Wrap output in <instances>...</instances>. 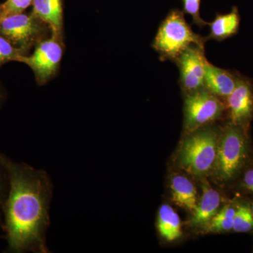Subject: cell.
I'll list each match as a JSON object with an SVG mask.
<instances>
[{
  "mask_svg": "<svg viewBox=\"0 0 253 253\" xmlns=\"http://www.w3.org/2000/svg\"><path fill=\"white\" fill-rule=\"evenodd\" d=\"M0 166L9 182V191L1 208L4 213L6 253H49L46 233L52 184L45 171L26 163L14 162L0 154Z\"/></svg>",
  "mask_w": 253,
  "mask_h": 253,
  "instance_id": "6da1fadb",
  "label": "cell"
},
{
  "mask_svg": "<svg viewBox=\"0 0 253 253\" xmlns=\"http://www.w3.org/2000/svg\"><path fill=\"white\" fill-rule=\"evenodd\" d=\"M170 186L173 201L181 207L194 211L198 204L194 184L186 176L175 175Z\"/></svg>",
  "mask_w": 253,
  "mask_h": 253,
  "instance_id": "5bb4252c",
  "label": "cell"
},
{
  "mask_svg": "<svg viewBox=\"0 0 253 253\" xmlns=\"http://www.w3.org/2000/svg\"><path fill=\"white\" fill-rule=\"evenodd\" d=\"M244 182L246 187L253 192V169H249L245 173Z\"/></svg>",
  "mask_w": 253,
  "mask_h": 253,
  "instance_id": "7402d4cb",
  "label": "cell"
},
{
  "mask_svg": "<svg viewBox=\"0 0 253 253\" xmlns=\"http://www.w3.org/2000/svg\"><path fill=\"white\" fill-rule=\"evenodd\" d=\"M182 2L184 12L192 17L193 23L199 27H204L208 25L209 23L204 21L200 15L201 0H182Z\"/></svg>",
  "mask_w": 253,
  "mask_h": 253,
  "instance_id": "ffe728a7",
  "label": "cell"
},
{
  "mask_svg": "<svg viewBox=\"0 0 253 253\" xmlns=\"http://www.w3.org/2000/svg\"><path fill=\"white\" fill-rule=\"evenodd\" d=\"M203 194L199 204L194 211L191 224L194 226L207 225L217 214L221 204L220 194L213 189L207 181L203 182Z\"/></svg>",
  "mask_w": 253,
  "mask_h": 253,
  "instance_id": "8fae6325",
  "label": "cell"
},
{
  "mask_svg": "<svg viewBox=\"0 0 253 253\" xmlns=\"http://www.w3.org/2000/svg\"><path fill=\"white\" fill-rule=\"evenodd\" d=\"M219 139L217 130L212 127L191 131L178 151L176 161L179 167L193 175H206L214 166Z\"/></svg>",
  "mask_w": 253,
  "mask_h": 253,
  "instance_id": "3957f363",
  "label": "cell"
},
{
  "mask_svg": "<svg viewBox=\"0 0 253 253\" xmlns=\"http://www.w3.org/2000/svg\"><path fill=\"white\" fill-rule=\"evenodd\" d=\"M231 123L247 126L253 117V87L251 82L239 78L235 89L226 97Z\"/></svg>",
  "mask_w": 253,
  "mask_h": 253,
  "instance_id": "9c48e42d",
  "label": "cell"
},
{
  "mask_svg": "<svg viewBox=\"0 0 253 253\" xmlns=\"http://www.w3.org/2000/svg\"><path fill=\"white\" fill-rule=\"evenodd\" d=\"M224 108L220 99L205 88L185 94L184 114L186 130L191 132L219 119Z\"/></svg>",
  "mask_w": 253,
  "mask_h": 253,
  "instance_id": "52a82bcc",
  "label": "cell"
},
{
  "mask_svg": "<svg viewBox=\"0 0 253 253\" xmlns=\"http://www.w3.org/2000/svg\"><path fill=\"white\" fill-rule=\"evenodd\" d=\"M208 41L207 37L201 36L192 31L183 12L174 9L161 23L152 46L159 54L161 61L174 62L186 48L193 44L205 48Z\"/></svg>",
  "mask_w": 253,
  "mask_h": 253,
  "instance_id": "7a4b0ae2",
  "label": "cell"
},
{
  "mask_svg": "<svg viewBox=\"0 0 253 253\" xmlns=\"http://www.w3.org/2000/svg\"><path fill=\"white\" fill-rule=\"evenodd\" d=\"M0 16H1V7H0Z\"/></svg>",
  "mask_w": 253,
  "mask_h": 253,
  "instance_id": "d4e9b609",
  "label": "cell"
},
{
  "mask_svg": "<svg viewBox=\"0 0 253 253\" xmlns=\"http://www.w3.org/2000/svg\"><path fill=\"white\" fill-rule=\"evenodd\" d=\"M21 56L24 55L0 34V68L9 61H18Z\"/></svg>",
  "mask_w": 253,
  "mask_h": 253,
  "instance_id": "ac0fdd59",
  "label": "cell"
},
{
  "mask_svg": "<svg viewBox=\"0 0 253 253\" xmlns=\"http://www.w3.org/2000/svg\"><path fill=\"white\" fill-rule=\"evenodd\" d=\"M63 37L51 34L40 42L31 55L21 56L18 62L27 65L34 73L37 83L43 85L57 72L63 54Z\"/></svg>",
  "mask_w": 253,
  "mask_h": 253,
  "instance_id": "8992f818",
  "label": "cell"
},
{
  "mask_svg": "<svg viewBox=\"0 0 253 253\" xmlns=\"http://www.w3.org/2000/svg\"><path fill=\"white\" fill-rule=\"evenodd\" d=\"M239 24L240 16L236 9L226 14H217L212 22L208 23L211 32L208 40L220 42L230 38L238 33Z\"/></svg>",
  "mask_w": 253,
  "mask_h": 253,
  "instance_id": "4fadbf2b",
  "label": "cell"
},
{
  "mask_svg": "<svg viewBox=\"0 0 253 253\" xmlns=\"http://www.w3.org/2000/svg\"><path fill=\"white\" fill-rule=\"evenodd\" d=\"M158 229L160 234L168 241H175L182 234L180 218L174 209L168 205H163L160 208Z\"/></svg>",
  "mask_w": 253,
  "mask_h": 253,
  "instance_id": "9a60e30c",
  "label": "cell"
},
{
  "mask_svg": "<svg viewBox=\"0 0 253 253\" xmlns=\"http://www.w3.org/2000/svg\"><path fill=\"white\" fill-rule=\"evenodd\" d=\"M1 216H0V223H1Z\"/></svg>",
  "mask_w": 253,
  "mask_h": 253,
  "instance_id": "484cf974",
  "label": "cell"
},
{
  "mask_svg": "<svg viewBox=\"0 0 253 253\" xmlns=\"http://www.w3.org/2000/svg\"><path fill=\"white\" fill-rule=\"evenodd\" d=\"M3 97H4V94H3L2 91H1V89H0V101L2 100Z\"/></svg>",
  "mask_w": 253,
  "mask_h": 253,
  "instance_id": "603a6c76",
  "label": "cell"
},
{
  "mask_svg": "<svg viewBox=\"0 0 253 253\" xmlns=\"http://www.w3.org/2000/svg\"><path fill=\"white\" fill-rule=\"evenodd\" d=\"M239 78L230 71L218 68L208 61L206 63L204 88L217 97L226 99L235 89Z\"/></svg>",
  "mask_w": 253,
  "mask_h": 253,
  "instance_id": "30bf717a",
  "label": "cell"
},
{
  "mask_svg": "<svg viewBox=\"0 0 253 253\" xmlns=\"http://www.w3.org/2000/svg\"><path fill=\"white\" fill-rule=\"evenodd\" d=\"M247 138L243 126L231 123L218 141L214 167L218 179L229 181L242 167L247 156Z\"/></svg>",
  "mask_w": 253,
  "mask_h": 253,
  "instance_id": "5b68a950",
  "label": "cell"
},
{
  "mask_svg": "<svg viewBox=\"0 0 253 253\" xmlns=\"http://www.w3.org/2000/svg\"><path fill=\"white\" fill-rule=\"evenodd\" d=\"M33 0H6L0 4L1 16L0 18L9 15L21 14L33 4Z\"/></svg>",
  "mask_w": 253,
  "mask_h": 253,
  "instance_id": "d6986e66",
  "label": "cell"
},
{
  "mask_svg": "<svg viewBox=\"0 0 253 253\" xmlns=\"http://www.w3.org/2000/svg\"><path fill=\"white\" fill-rule=\"evenodd\" d=\"M9 191L8 178L3 168L0 166V210H1Z\"/></svg>",
  "mask_w": 253,
  "mask_h": 253,
  "instance_id": "44dd1931",
  "label": "cell"
},
{
  "mask_svg": "<svg viewBox=\"0 0 253 253\" xmlns=\"http://www.w3.org/2000/svg\"><path fill=\"white\" fill-rule=\"evenodd\" d=\"M253 229V214L251 208L241 206L236 210L233 230L236 232H248Z\"/></svg>",
  "mask_w": 253,
  "mask_h": 253,
  "instance_id": "e0dca14e",
  "label": "cell"
},
{
  "mask_svg": "<svg viewBox=\"0 0 253 253\" xmlns=\"http://www.w3.org/2000/svg\"><path fill=\"white\" fill-rule=\"evenodd\" d=\"M0 34L23 55L49 38L51 29L33 14H17L0 18Z\"/></svg>",
  "mask_w": 253,
  "mask_h": 253,
  "instance_id": "277c9868",
  "label": "cell"
},
{
  "mask_svg": "<svg viewBox=\"0 0 253 253\" xmlns=\"http://www.w3.org/2000/svg\"><path fill=\"white\" fill-rule=\"evenodd\" d=\"M207 61L205 48L196 44L186 48L174 61L179 70V84L185 94L204 88Z\"/></svg>",
  "mask_w": 253,
  "mask_h": 253,
  "instance_id": "ba28073f",
  "label": "cell"
},
{
  "mask_svg": "<svg viewBox=\"0 0 253 253\" xmlns=\"http://www.w3.org/2000/svg\"><path fill=\"white\" fill-rule=\"evenodd\" d=\"M236 210L230 206H224L207 224L208 230L212 232H223L233 229Z\"/></svg>",
  "mask_w": 253,
  "mask_h": 253,
  "instance_id": "2e32d148",
  "label": "cell"
},
{
  "mask_svg": "<svg viewBox=\"0 0 253 253\" xmlns=\"http://www.w3.org/2000/svg\"><path fill=\"white\" fill-rule=\"evenodd\" d=\"M251 211H252V213L253 214V205L252 208H251Z\"/></svg>",
  "mask_w": 253,
  "mask_h": 253,
  "instance_id": "cb8c5ba5",
  "label": "cell"
},
{
  "mask_svg": "<svg viewBox=\"0 0 253 253\" xmlns=\"http://www.w3.org/2000/svg\"><path fill=\"white\" fill-rule=\"evenodd\" d=\"M33 12L46 23L51 34L62 36L63 7L61 0H33Z\"/></svg>",
  "mask_w": 253,
  "mask_h": 253,
  "instance_id": "7c38bea8",
  "label": "cell"
}]
</instances>
